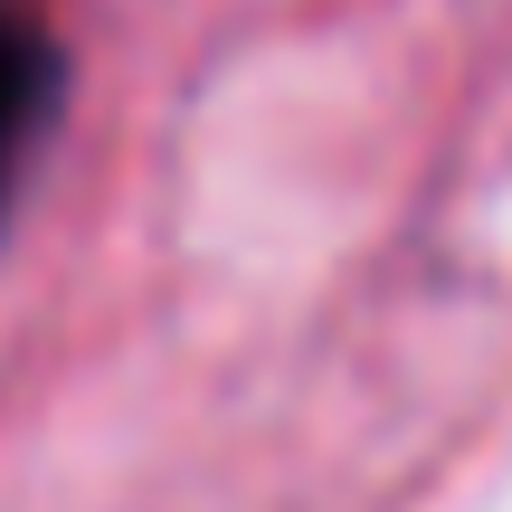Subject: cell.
Wrapping results in <instances>:
<instances>
[{
  "instance_id": "cell-1",
  "label": "cell",
  "mask_w": 512,
  "mask_h": 512,
  "mask_svg": "<svg viewBox=\"0 0 512 512\" xmlns=\"http://www.w3.org/2000/svg\"><path fill=\"white\" fill-rule=\"evenodd\" d=\"M57 105H67V38L48 29L38 0H0V219H10L19 171L48 143Z\"/></svg>"
}]
</instances>
